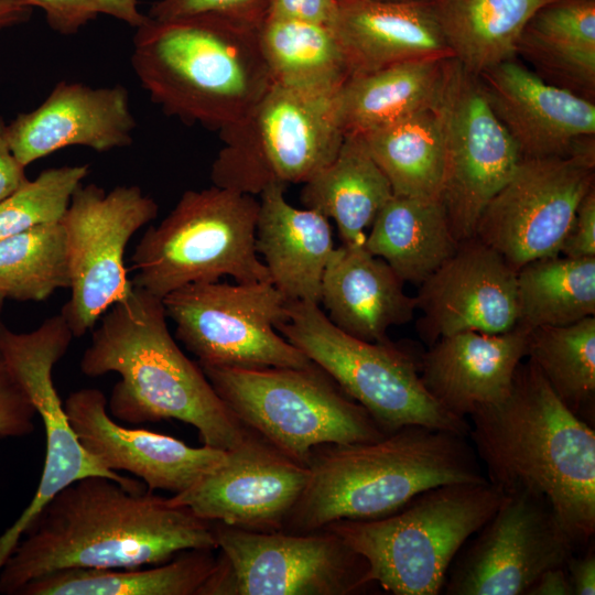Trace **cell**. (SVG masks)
<instances>
[{
	"mask_svg": "<svg viewBox=\"0 0 595 595\" xmlns=\"http://www.w3.org/2000/svg\"><path fill=\"white\" fill-rule=\"evenodd\" d=\"M192 549H218L213 521L148 488L89 476L41 510L0 571V594L61 570L159 565Z\"/></svg>",
	"mask_w": 595,
	"mask_h": 595,
	"instance_id": "obj_1",
	"label": "cell"
},
{
	"mask_svg": "<svg viewBox=\"0 0 595 595\" xmlns=\"http://www.w3.org/2000/svg\"><path fill=\"white\" fill-rule=\"evenodd\" d=\"M468 437L486 479L504 496L528 493L551 507L574 547L595 532V432L530 360L509 394L475 410Z\"/></svg>",
	"mask_w": 595,
	"mask_h": 595,
	"instance_id": "obj_2",
	"label": "cell"
},
{
	"mask_svg": "<svg viewBox=\"0 0 595 595\" xmlns=\"http://www.w3.org/2000/svg\"><path fill=\"white\" fill-rule=\"evenodd\" d=\"M161 299L133 285L99 318L79 368L91 378L116 372L107 400L112 418L129 423L178 420L193 425L203 445L228 451L248 434L217 394L198 363L172 337Z\"/></svg>",
	"mask_w": 595,
	"mask_h": 595,
	"instance_id": "obj_3",
	"label": "cell"
},
{
	"mask_svg": "<svg viewBox=\"0 0 595 595\" xmlns=\"http://www.w3.org/2000/svg\"><path fill=\"white\" fill-rule=\"evenodd\" d=\"M307 467V484L282 530L288 533L380 518L436 486L487 482L466 435L423 425L371 442L315 446Z\"/></svg>",
	"mask_w": 595,
	"mask_h": 595,
	"instance_id": "obj_4",
	"label": "cell"
},
{
	"mask_svg": "<svg viewBox=\"0 0 595 595\" xmlns=\"http://www.w3.org/2000/svg\"><path fill=\"white\" fill-rule=\"evenodd\" d=\"M260 24L215 13L148 17L136 29L131 65L165 115L219 132L246 116L272 83Z\"/></svg>",
	"mask_w": 595,
	"mask_h": 595,
	"instance_id": "obj_5",
	"label": "cell"
},
{
	"mask_svg": "<svg viewBox=\"0 0 595 595\" xmlns=\"http://www.w3.org/2000/svg\"><path fill=\"white\" fill-rule=\"evenodd\" d=\"M502 499L488 482L446 484L420 493L390 515L342 519L325 528L366 560L367 584L394 595H436L461 548Z\"/></svg>",
	"mask_w": 595,
	"mask_h": 595,
	"instance_id": "obj_6",
	"label": "cell"
},
{
	"mask_svg": "<svg viewBox=\"0 0 595 595\" xmlns=\"http://www.w3.org/2000/svg\"><path fill=\"white\" fill-rule=\"evenodd\" d=\"M258 212L253 195L215 185L184 192L139 240L131 258L133 285L162 300L184 285L224 275L270 281L256 249Z\"/></svg>",
	"mask_w": 595,
	"mask_h": 595,
	"instance_id": "obj_7",
	"label": "cell"
},
{
	"mask_svg": "<svg viewBox=\"0 0 595 595\" xmlns=\"http://www.w3.org/2000/svg\"><path fill=\"white\" fill-rule=\"evenodd\" d=\"M201 368L245 426L306 466L315 446L371 442L388 434L315 364Z\"/></svg>",
	"mask_w": 595,
	"mask_h": 595,
	"instance_id": "obj_8",
	"label": "cell"
},
{
	"mask_svg": "<svg viewBox=\"0 0 595 595\" xmlns=\"http://www.w3.org/2000/svg\"><path fill=\"white\" fill-rule=\"evenodd\" d=\"M336 96L271 83L246 116L219 131L213 185L260 195L271 185L307 182L343 143Z\"/></svg>",
	"mask_w": 595,
	"mask_h": 595,
	"instance_id": "obj_9",
	"label": "cell"
},
{
	"mask_svg": "<svg viewBox=\"0 0 595 595\" xmlns=\"http://www.w3.org/2000/svg\"><path fill=\"white\" fill-rule=\"evenodd\" d=\"M277 331L363 405L385 433L423 425L468 436L469 423L445 411L426 391L420 358L391 340L370 343L336 327L318 304L288 302Z\"/></svg>",
	"mask_w": 595,
	"mask_h": 595,
	"instance_id": "obj_10",
	"label": "cell"
},
{
	"mask_svg": "<svg viewBox=\"0 0 595 595\" xmlns=\"http://www.w3.org/2000/svg\"><path fill=\"white\" fill-rule=\"evenodd\" d=\"M219 554L197 595H349L366 560L329 529L259 532L213 521Z\"/></svg>",
	"mask_w": 595,
	"mask_h": 595,
	"instance_id": "obj_11",
	"label": "cell"
},
{
	"mask_svg": "<svg viewBox=\"0 0 595 595\" xmlns=\"http://www.w3.org/2000/svg\"><path fill=\"white\" fill-rule=\"evenodd\" d=\"M175 336L201 367L305 368L311 361L281 336L288 300L270 282H198L162 299Z\"/></svg>",
	"mask_w": 595,
	"mask_h": 595,
	"instance_id": "obj_12",
	"label": "cell"
},
{
	"mask_svg": "<svg viewBox=\"0 0 595 595\" xmlns=\"http://www.w3.org/2000/svg\"><path fill=\"white\" fill-rule=\"evenodd\" d=\"M73 337L61 313L26 333L14 332L0 321V353L33 402L45 433V459L35 494L17 520L0 534V571L41 510L76 480L102 476L129 490L147 489L142 482L105 467L84 448L69 424L53 382V368L67 353Z\"/></svg>",
	"mask_w": 595,
	"mask_h": 595,
	"instance_id": "obj_13",
	"label": "cell"
},
{
	"mask_svg": "<svg viewBox=\"0 0 595 595\" xmlns=\"http://www.w3.org/2000/svg\"><path fill=\"white\" fill-rule=\"evenodd\" d=\"M433 109L444 147L441 202L459 244L474 237L484 208L522 158L490 109L478 76L454 58L445 63Z\"/></svg>",
	"mask_w": 595,
	"mask_h": 595,
	"instance_id": "obj_14",
	"label": "cell"
},
{
	"mask_svg": "<svg viewBox=\"0 0 595 595\" xmlns=\"http://www.w3.org/2000/svg\"><path fill=\"white\" fill-rule=\"evenodd\" d=\"M158 212L156 202L138 185L106 192L89 183L74 192L61 220L71 272V298L61 314L74 337L84 336L108 309L131 293L125 251L132 236Z\"/></svg>",
	"mask_w": 595,
	"mask_h": 595,
	"instance_id": "obj_15",
	"label": "cell"
},
{
	"mask_svg": "<svg viewBox=\"0 0 595 595\" xmlns=\"http://www.w3.org/2000/svg\"><path fill=\"white\" fill-rule=\"evenodd\" d=\"M595 188V144L565 156L522 159L484 208L475 235L518 271L560 255L585 195Z\"/></svg>",
	"mask_w": 595,
	"mask_h": 595,
	"instance_id": "obj_16",
	"label": "cell"
},
{
	"mask_svg": "<svg viewBox=\"0 0 595 595\" xmlns=\"http://www.w3.org/2000/svg\"><path fill=\"white\" fill-rule=\"evenodd\" d=\"M452 562L447 595H523L544 571L565 566L575 547L550 505L528 493L504 496Z\"/></svg>",
	"mask_w": 595,
	"mask_h": 595,
	"instance_id": "obj_17",
	"label": "cell"
},
{
	"mask_svg": "<svg viewBox=\"0 0 595 595\" xmlns=\"http://www.w3.org/2000/svg\"><path fill=\"white\" fill-rule=\"evenodd\" d=\"M309 477L306 465L249 430L219 466L169 497V502L187 507L204 520L250 531H282Z\"/></svg>",
	"mask_w": 595,
	"mask_h": 595,
	"instance_id": "obj_18",
	"label": "cell"
},
{
	"mask_svg": "<svg viewBox=\"0 0 595 595\" xmlns=\"http://www.w3.org/2000/svg\"><path fill=\"white\" fill-rule=\"evenodd\" d=\"M517 271L476 237L458 244L416 294L420 338L431 346L464 332L500 334L516 327Z\"/></svg>",
	"mask_w": 595,
	"mask_h": 595,
	"instance_id": "obj_19",
	"label": "cell"
},
{
	"mask_svg": "<svg viewBox=\"0 0 595 595\" xmlns=\"http://www.w3.org/2000/svg\"><path fill=\"white\" fill-rule=\"evenodd\" d=\"M63 404L84 448L108 469L137 476L149 490L183 493L226 457L224 450L192 447L173 436L117 423L97 388L78 389Z\"/></svg>",
	"mask_w": 595,
	"mask_h": 595,
	"instance_id": "obj_20",
	"label": "cell"
},
{
	"mask_svg": "<svg viewBox=\"0 0 595 595\" xmlns=\"http://www.w3.org/2000/svg\"><path fill=\"white\" fill-rule=\"evenodd\" d=\"M522 159L565 156L595 144V102L510 60L477 75Z\"/></svg>",
	"mask_w": 595,
	"mask_h": 595,
	"instance_id": "obj_21",
	"label": "cell"
},
{
	"mask_svg": "<svg viewBox=\"0 0 595 595\" xmlns=\"http://www.w3.org/2000/svg\"><path fill=\"white\" fill-rule=\"evenodd\" d=\"M136 128L129 91L122 85L93 88L60 82L39 107L8 123L7 134L12 153L26 167L69 147L99 153L129 147Z\"/></svg>",
	"mask_w": 595,
	"mask_h": 595,
	"instance_id": "obj_22",
	"label": "cell"
},
{
	"mask_svg": "<svg viewBox=\"0 0 595 595\" xmlns=\"http://www.w3.org/2000/svg\"><path fill=\"white\" fill-rule=\"evenodd\" d=\"M527 332H464L445 336L420 356L426 391L450 414L466 419L478 408L502 401L518 366L527 358Z\"/></svg>",
	"mask_w": 595,
	"mask_h": 595,
	"instance_id": "obj_23",
	"label": "cell"
},
{
	"mask_svg": "<svg viewBox=\"0 0 595 595\" xmlns=\"http://www.w3.org/2000/svg\"><path fill=\"white\" fill-rule=\"evenodd\" d=\"M334 28L351 75L411 61L453 58L430 1L338 0Z\"/></svg>",
	"mask_w": 595,
	"mask_h": 595,
	"instance_id": "obj_24",
	"label": "cell"
},
{
	"mask_svg": "<svg viewBox=\"0 0 595 595\" xmlns=\"http://www.w3.org/2000/svg\"><path fill=\"white\" fill-rule=\"evenodd\" d=\"M403 281L365 244L335 248L325 268L321 300L328 320L340 331L370 343L389 342L388 331L411 322L415 296Z\"/></svg>",
	"mask_w": 595,
	"mask_h": 595,
	"instance_id": "obj_25",
	"label": "cell"
},
{
	"mask_svg": "<svg viewBox=\"0 0 595 595\" xmlns=\"http://www.w3.org/2000/svg\"><path fill=\"white\" fill-rule=\"evenodd\" d=\"M284 191L271 185L260 194L256 249L271 283L288 301L318 304L323 274L335 249L331 225L321 213L289 204Z\"/></svg>",
	"mask_w": 595,
	"mask_h": 595,
	"instance_id": "obj_26",
	"label": "cell"
},
{
	"mask_svg": "<svg viewBox=\"0 0 595 595\" xmlns=\"http://www.w3.org/2000/svg\"><path fill=\"white\" fill-rule=\"evenodd\" d=\"M393 196L360 134H345L335 158L303 184L305 208L334 219L343 245H363L365 230Z\"/></svg>",
	"mask_w": 595,
	"mask_h": 595,
	"instance_id": "obj_27",
	"label": "cell"
},
{
	"mask_svg": "<svg viewBox=\"0 0 595 595\" xmlns=\"http://www.w3.org/2000/svg\"><path fill=\"white\" fill-rule=\"evenodd\" d=\"M517 55L547 82L594 101L595 0H555L524 28Z\"/></svg>",
	"mask_w": 595,
	"mask_h": 595,
	"instance_id": "obj_28",
	"label": "cell"
},
{
	"mask_svg": "<svg viewBox=\"0 0 595 595\" xmlns=\"http://www.w3.org/2000/svg\"><path fill=\"white\" fill-rule=\"evenodd\" d=\"M441 199L393 195L366 236V249L403 281L420 285L456 250Z\"/></svg>",
	"mask_w": 595,
	"mask_h": 595,
	"instance_id": "obj_29",
	"label": "cell"
},
{
	"mask_svg": "<svg viewBox=\"0 0 595 595\" xmlns=\"http://www.w3.org/2000/svg\"><path fill=\"white\" fill-rule=\"evenodd\" d=\"M446 60H420L351 75L336 96L345 134H364L434 106Z\"/></svg>",
	"mask_w": 595,
	"mask_h": 595,
	"instance_id": "obj_30",
	"label": "cell"
},
{
	"mask_svg": "<svg viewBox=\"0 0 595 595\" xmlns=\"http://www.w3.org/2000/svg\"><path fill=\"white\" fill-rule=\"evenodd\" d=\"M259 42L272 83L336 96L351 75L334 25L267 15Z\"/></svg>",
	"mask_w": 595,
	"mask_h": 595,
	"instance_id": "obj_31",
	"label": "cell"
},
{
	"mask_svg": "<svg viewBox=\"0 0 595 595\" xmlns=\"http://www.w3.org/2000/svg\"><path fill=\"white\" fill-rule=\"evenodd\" d=\"M555 0H433L434 15L453 58L478 75L517 56L531 18Z\"/></svg>",
	"mask_w": 595,
	"mask_h": 595,
	"instance_id": "obj_32",
	"label": "cell"
},
{
	"mask_svg": "<svg viewBox=\"0 0 595 595\" xmlns=\"http://www.w3.org/2000/svg\"><path fill=\"white\" fill-rule=\"evenodd\" d=\"M216 562L192 549L151 569H66L25 584L18 595H197Z\"/></svg>",
	"mask_w": 595,
	"mask_h": 595,
	"instance_id": "obj_33",
	"label": "cell"
},
{
	"mask_svg": "<svg viewBox=\"0 0 595 595\" xmlns=\"http://www.w3.org/2000/svg\"><path fill=\"white\" fill-rule=\"evenodd\" d=\"M360 136L393 195L441 199L444 147L433 107Z\"/></svg>",
	"mask_w": 595,
	"mask_h": 595,
	"instance_id": "obj_34",
	"label": "cell"
},
{
	"mask_svg": "<svg viewBox=\"0 0 595 595\" xmlns=\"http://www.w3.org/2000/svg\"><path fill=\"white\" fill-rule=\"evenodd\" d=\"M516 283V326L527 333L595 316V257L536 259L517 271Z\"/></svg>",
	"mask_w": 595,
	"mask_h": 595,
	"instance_id": "obj_35",
	"label": "cell"
},
{
	"mask_svg": "<svg viewBox=\"0 0 595 595\" xmlns=\"http://www.w3.org/2000/svg\"><path fill=\"white\" fill-rule=\"evenodd\" d=\"M527 358L559 399L584 419L595 399V316L564 326H541L527 334Z\"/></svg>",
	"mask_w": 595,
	"mask_h": 595,
	"instance_id": "obj_36",
	"label": "cell"
},
{
	"mask_svg": "<svg viewBox=\"0 0 595 595\" xmlns=\"http://www.w3.org/2000/svg\"><path fill=\"white\" fill-rule=\"evenodd\" d=\"M71 288L62 221L40 225L0 239V294L3 300L41 302Z\"/></svg>",
	"mask_w": 595,
	"mask_h": 595,
	"instance_id": "obj_37",
	"label": "cell"
},
{
	"mask_svg": "<svg viewBox=\"0 0 595 595\" xmlns=\"http://www.w3.org/2000/svg\"><path fill=\"white\" fill-rule=\"evenodd\" d=\"M89 165H63L42 171L0 202V239L61 221Z\"/></svg>",
	"mask_w": 595,
	"mask_h": 595,
	"instance_id": "obj_38",
	"label": "cell"
},
{
	"mask_svg": "<svg viewBox=\"0 0 595 595\" xmlns=\"http://www.w3.org/2000/svg\"><path fill=\"white\" fill-rule=\"evenodd\" d=\"M40 8L47 25L62 35H73L99 15H108L134 29L148 15L139 10L138 0H23Z\"/></svg>",
	"mask_w": 595,
	"mask_h": 595,
	"instance_id": "obj_39",
	"label": "cell"
},
{
	"mask_svg": "<svg viewBox=\"0 0 595 595\" xmlns=\"http://www.w3.org/2000/svg\"><path fill=\"white\" fill-rule=\"evenodd\" d=\"M270 0H158L147 15L169 20L202 13H215L260 24L268 14Z\"/></svg>",
	"mask_w": 595,
	"mask_h": 595,
	"instance_id": "obj_40",
	"label": "cell"
},
{
	"mask_svg": "<svg viewBox=\"0 0 595 595\" xmlns=\"http://www.w3.org/2000/svg\"><path fill=\"white\" fill-rule=\"evenodd\" d=\"M36 415L33 402L0 353V439L32 434Z\"/></svg>",
	"mask_w": 595,
	"mask_h": 595,
	"instance_id": "obj_41",
	"label": "cell"
},
{
	"mask_svg": "<svg viewBox=\"0 0 595 595\" xmlns=\"http://www.w3.org/2000/svg\"><path fill=\"white\" fill-rule=\"evenodd\" d=\"M560 255L569 258L595 257V188L582 199Z\"/></svg>",
	"mask_w": 595,
	"mask_h": 595,
	"instance_id": "obj_42",
	"label": "cell"
},
{
	"mask_svg": "<svg viewBox=\"0 0 595 595\" xmlns=\"http://www.w3.org/2000/svg\"><path fill=\"white\" fill-rule=\"evenodd\" d=\"M338 0H270V17L334 25Z\"/></svg>",
	"mask_w": 595,
	"mask_h": 595,
	"instance_id": "obj_43",
	"label": "cell"
},
{
	"mask_svg": "<svg viewBox=\"0 0 595 595\" xmlns=\"http://www.w3.org/2000/svg\"><path fill=\"white\" fill-rule=\"evenodd\" d=\"M7 125L0 116V202L29 181L25 167L17 160L10 148Z\"/></svg>",
	"mask_w": 595,
	"mask_h": 595,
	"instance_id": "obj_44",
	"label": "cell"
},
{
	"mask_svg": "<svg viewBox=\"0 0 595 595\" xmlns=\"http://www.w3.org/2000/svg\"><path fill=\"white\" fill-rule=\"evenodd\" d=\"M566 572L574 595L595 594V553L594 548H588L585 554L567 559Z\"/></svg>",
	"mask_w": 595,
	"mask_h": 595,
	"instance_id": "obj_45",
	"label": "cell"
},
{
	"mask_svg": "<svg viewBox=\"0 0 595 595\" xmlns=\"http://www.w3.org/2000/svg\"><path fill=\"white\" fill-rule=\"evenodd\" d=\"M527 595H573V588L564 566L551 567L537 578Z\"/></svg>",
	"mask_w": 595,
	"mask_h": 595,
	"instance_id": "obj_46",
	"label": "cell"
},
{
	"mask_svg": "<svg viewBox=\"0 0 595 595\" xmlns=\"http://www.w3.org/2000/svg\"><path fill=\"white\" fill-rule=\"evenodd\" d=\"M33 8L23 0H0V32L28 22Z\"/></svg>",
	"mask_w": 595,
	"mask_h": 595,
	"instance_id": "obj_47",
	"label": "cell"
},
{
	"mask_svg": "<svg viewBox=\"0 0 595 595\" xmlns=\"http://www.w3.org/2000/svg\"><path fill=\"white\" fill-rule=\"evenodd\" d=\"M2 301H3V298H2V295L0 294V303H1Z\"/></svg>",
	"mask_w": 595,
	"mask_h": 595,
	"instance_id": "obj_48",
	"label": "cell"
},
{
	"mask_svg": "<svg viewBox=\"0 0 595 595\" xmlns=\"http://www.w3.org/2000/svg\"><path fill=\"white\" fill-rule=\"evenodd\" d=\"M422 1H433V0H422Z\"/></svg>",
	"mask_w": 595,
	"mask_h": 595,
	"instance_id": "obj_49",
	"label": "cell"
}]
</instances>
